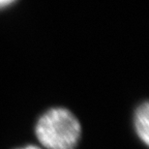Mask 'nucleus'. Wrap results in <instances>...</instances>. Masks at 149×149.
Returning <instances> with one entry per match:
<instances>
[{"label":"nucleus","instance_id":"nucleus-2","mask_svg":"<svg viewBox=\"0 0 149 149\" xmlns=\"http://www.w3.org/2000/svg\"><path fill=\"white\" fill-rule=\"evenodd\" d=\"M135 125L136 130L139 136L148 145L149 142V107L148 103L145 102L139 106L135 115Z\"/></svg>","mask_w":149,"mask_h":149},{"label":"nucleus","instance_id":"nucleus-3","mask_svg":"<svg viewBox=\"0 0 149 149\" xmlns=\"http://www.w3.org/2000/svg\"><path fill=\"white\" fill-rule=\"evenodd\" d=\"M13 1H14V0H0V8L9 5L10 3H12Z\"/></svg>","mask_w":149,"mask_h":149},{"label":"nucleus","instance_id":"nucleus-1","mask_svg":"<svg viewBox=\"0 0 149 149\" xmlns=\"http://www.w3.org/2000/svg\"><path fill=\"white\" fill-rule=\"evenodd\" d=\"M36 136L49 149H74L80 136V124L76 116L66 109L47 111L36 124Z\"/></svg>","mask_w":149,"mask_h":149},{"label":"nucleus","instance_id":"nucleus-4","mask_svg":"<svg viewBox=\"0 0 149 149\" xmlns=\"http://www.w3.org/2000/svg\"><path fill=\"white\" fill-rule=\"evenodd\" d=\"M22 149H39L38 147H35V146H27V147H24Z\"/></svg>","mask_w":149,"mask_h":149}]
</instances>
